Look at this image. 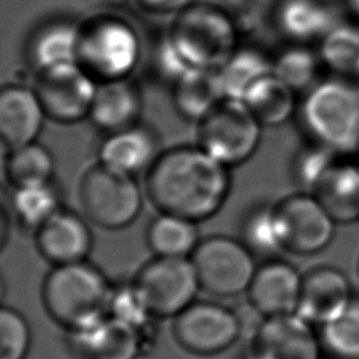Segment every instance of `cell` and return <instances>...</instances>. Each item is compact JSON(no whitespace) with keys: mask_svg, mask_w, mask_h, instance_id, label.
Here are the masks:
<instances>
[{"mask_svg":"<svg viewBox=\"0 0 359 359\" xmlns=\"http://www.w3.org/2000/svg\"><path fill=\"white\" fill-rule=\"evenodd\" d=\"M230 187L229 167L198 144L161 151L146 171V194L160 213L195 223L222 209Z\"/></svg>","mask_w":359,"mask_h":359,"instance_id":"cell-1","label":"cell"},{"mask_svg":"<svg viewBox=\"0 0 359 359\" xmlns=\"http://www.w3.org/2000/svg\"><path fill=\"white\" fill-rule=\"evenodd\" d=\"M299 121L309 140L341 156L359 149V83L330 76L309 88L299 104Z\"/></svg>","mask_w":359,"mask_h":359,"instance_id":"cell-2","label":"cell"},{"mask_svg":"<svg viewBox=\"0 0 359 359\" xmlns=\"http://www.w3.org/2000/svg\"><path fill=\"white\" fill-rule=\"evenodd\" d=\"M42 296L48 313L77 331L107 317L112 289L98 268L80 261L56 265L43 282Z\"/></svg>","mask_w":359,"mask_h":359,"instance_id":"cell-3","label":"cell"},{"mask_svg":"<svg viewBox=\"0 0 359 359\" xmlns=\"http://www.w3.org/2000/svg\"><path fill=\"white\" fill-rule=\"evenodd\" d=\"M167 35L188 67L219 70L238 48L234 21L213 4L180 11Z\"/></svg>","mask_w":359,"mask_h":359,"instance_id":"cell-4","label":"cell"},{"mask_svg":"<svg viewBox=\"0 0 359 359\" xmlns=\"http://www.w3.org/2000/svg\"><path fill=\"white\" fill-rule=\"evenodd\" d=\"M140 50L136 29L119 17L101 15L81 24L79 65L100 83L128 79Z\"/></svg>","mask_w":359,"mask_h":359,"instance_id":"cell-5","label":"cell"},{"mask_svg":"<svg viewBox=\"0 0 359 359\" xmlns=\"http://www.w3.org/2000/svg\"><path fill=\"white\" fill-rule=\"evenodd\" d=\"M142 196L133 175L100 163L84 172L79 185V201L86 217L107 230L132 224L142 210Z\"/></svg>","mask_w":359,"mask_h":359,"instance_id":"cell-6","label":"cell"},{"mask_svg":"<svg viewBox=\"0 0 359 359\" xmlns=\"http://www.w3.org/2000/svg\"><path fill=\"white\" fill-rule=\"evenodd\" d=\"M262 125L241 100L224 98L198 122V146L226 167L245 163L257 151Z\"/></svg>","mask_w":359,"mask_h":359,"instance_id":"cell-7","label":"cell"},{"mask_svg":"<svg viewBox=\"0 0 359 359\" xmlns=\"http://www.w3.org/2000/svg\"><path fill=\"white\" fill-rule=\"evenodd\" d=\"M189 258L201 287L222 297L248 290L257 271L250 248L241 240L229 236L202 238Z\"/></svg>","mask_w":359,"mask_h":359,"instance_id":"cell-8","label":"cell"},{"mask_svg":"<svg viewBox=\"0 0 359 359\" xmlns=\"http://www.w3.org/2000/svg\"><path fill=\"white\" fill-rule=\"evenodd\" d=\"M135 287L149 313L168 317L192 304L201 283L191 258L156 257L140 269Z\"/></svg>","mask_w":359,"mask_h":359,"instance_id":"cell-9","label":"cell"},{"mask_svg":"<svg viewBox=\"0 0 359 359\" xmlns=\"http://www.w3.org/2000/svg\"><path fill=\"white\" fill-rule=\"evenodd\" d=\"M273 206L283 251L316 255L332 243L338 224L313 194L300 191Z\"/></svg>","mask_w":359,"mask_h":359,"instance_id":"cell-10","label":"cell"},{"mask_svg":"<svg viewBox=\"0 0 359 359\" xmlns=\"http://www.w3.org/2000/svg\"><path fill=\"white\" fill-rule=\"evenodd\" d=\"M97 80L79 63L39 70L34 91L46 116L59 123H76L90 115Z\"/></svg>","mask_w":359,"mask_h":359,"instance_id":"cell-11","label":"cell"},{"mask_svg":"<svg viewBox=\"0 0 359 359\" xmlns=\"http://www.w3.org/2000/svg\"><path fill=\"white\" fill-rule=\"evenodd\" d=\"M240 332L236 313L215 303H192L174 323L180 345L196 355H213L227 349Z\"/></svg>","mask_w":359,"mask_h":359,"instance_id":"cell-12","label":"cell"},{"mask_svg":"<svg viewBox=\"0 0 359 359\" xmlns=\"http://www.w3.org/2000/svg\"><path fill=\"white\" fill-rule=\"evenodd\" d=\"M297 313L265 317L254 334L257 359H321L323 344Z\"/></svg>","mask_w":359,"mask_h":359,"instance_id":"cell-13","label":"cell"},{"mask_svg":"<svg viewBox=\"0 0 359 359\" xmlns=\"http://www.w3.org/2000/svg\"><path fill=\"white\" fill-rule=\"evenodd\" d=\"M353 296L351 280L344 271L320 265L303 273L296 313L310 324L324 325L339 316Z\"/></svg>","mask_w":359,"mask_h":359,"instance_id":"cell-14","label":"cell"},{"mask_svg":"<svg viewBox=\"0 0 359 359\" xmlns=\"http://www.w3.org/2000/svg\"><path fill=\"white\" fill-rule=\"evenodd\" d=\"M303 273L290 262L271 259L259 265L248 287L250 303L264 316L275 317L297 311Z\"/></svg>","mask_w":359,"mask_h":359,"instance_id":"cell-15","label":"cell"},{"mask_svg":"<svg viewBox=\"0 0 359 359\" xmlns=\"http://www.w3.org/2000/svg\"><path fill=\"white\" fill-rule=\"evenodd\" d=\"M39 254L56 265L84 261L93 248V233L87 222L72 210L59 209L35 230Z\"/></svg>","mask_w":359,"mask_h":359,"instance_id":"cell-16","label":"cell"},{"mask_svg":"<svg viewBox=\"0 0 359 359\" xmlns=\"http://www.w3.org/2000/svg\"><path fill=\"white\" fill-rule=\"evenodd\" d=\"M34 88L4 86L0 93V135L8 149L36 142L46 119Z\"/></svg>","mask_w":359,"mask_h":359,"instance_id":"cell-17","label":"cell"},{"mask_svg":"<svg viewBox=\"0 0 359 359\" xmlns=\"http://www.w3.org/2000/svg\"><path fill=\"white\" fill-rule=\"evenodd\" d=\"M160 153L156 133L136 123L107 135L98 147V163L135 177L147 171Z\"/></svg>","mask_w":359,"mask_h":359,"instance_id":"cell-18","label":"cell"},{"mask_svg":"<svg viewBox=\"0 0 359 359\" xmlns=\"http://www.w3.org/2000/svg\"><path fill=\"white\" fill-rule=\"evenodd\" d=\"M339 20L328 0H280L273 15L289 43L306 45H317Z\"/></svg>","mask_w":359,"mask_h":359,"instance_id":"cell-19","label":"cell"},{"mask_svg":"<svg viewBox=\"0 0 359 359\" xmlns=\"http://www.w3.org/2000/svg\"><path fill=\"white\" fill-rule=\"evenodd\" d=\"M311 194L337 224L359 222V158L339 156Z\"/></svg>","mask_w":359,"mask_h":359,"instance_id":"cell-20","label":"cell"},{"mask_svg":"<svg viewBox=\"0 0 359 359\" xmlns=\"http://www.w3.org/2000/svg\"><path fill=\"white\" fill-rule=\"evenodd\" d=\"M142 111L139 87L128 77L98 83L88 118L107 133L137 123Z\"/></svg>","mask_w":359,"mask_h":359,"instance_id":"cell-21","label":"cell"},{"mask_svg":"<svg viewBox=\"0 0 359 359\" xmlns=\"http://www.w3.org/2000/svg\"><path fill=\"white\" fill-rule=\"evenodd\" d=\"M73 332V346L84 359H135L139 348L135 327L115 317Z\"/></svg>","mask_w":359,"mask_h":359,"instance_id":"cell-22","label":"cell"},{"mask_svg":"<svg viewBox=\"0 0 359 359\" xmlns=\"http://www.w3.org/2000/svg\"><path fill=\"white\" fill-rule=\"evenodd\" d=\"M81 24L53 20L36 28L27 43V57L35 72L67 63H79Z\"/></svg>","mask_w":359,"mask_h":359,"instance_id":"cell-23","label":"cell"},{"mask_svg":"<svg viewBox=\"0 0 359 359\" xmlns=\"http://www.w3.org/2000/svg\"><path fill=\"white\" fill-rule=\"evenodd\" d=\"M226 98L219 70L188 69L172 84V102L178 114L199 122Z\"/></svg>","mask_w":359,"mask_h":359,"instance_id":"cell-24","label":"cell"},{"mask_svg":"<svg viewBox=\"0 0 359 359\" xmlns=\"http://www.w3.org/2000/svg\"><path fill=\"white\" fill-rule=\"evenodd\" d=\"M264 126L276 128L286 123L296 112V91L269 73L254 83L241 100Z\"/></svg>","mask_w":359,"mask_h":359,"instance_id":"cell-25","label":"cell"},{"mask_svg":"<svg viewBox=\"0 0 359 359\" xmlns=\"http://www.w3.org/2000/svg\"><path fill=\"white\" fill-rule=\"evenodd\" d=\"M316 48L331 76L359 81V22L339 20Z\"/></svg>","mask_w":359,"mask_h":359,"instance_id":"cell-26","label":"cell"},{"mask_svg":"<svg viewBox=\"0 0 359 359\" xmlns=\"http://www.w3.org/2000/svg\"><path fill=\"white\" fill-rule=\"evenodd\" d=\"M146 241L156 257H191L199 244V233L195 222L160 213L147 230Z\"/></svg>","mask_w":359,"mask_h":359,"instance_id":"cell-27","label":"cell"},{"mask_svg":"<svg viewBox=\"0 0 359 359\" xmlns=\"http://www.w3.org/2000/svg\"><path fill=\"white\" fill-rule=\"evenodd\" d=\"M269 73H272V59L251 46L237 48L219 69L224 95L231 100H243L247 90Z\"/></svg>","mask_w":359,"mask_h":359,"instance_id":"cell-28","label":"cell"},{"mask_svg":"<svg viewBox=\"0 0 359 359\" xmlns=\"http://www.w3.org/2000/svg\"><path fill=\"white\" fill-rule=\"evenodd\" d=\"M323 69L317 48L306 43H289L272 59V73L296 93L311 88Z\"/></svg>","mask_w":359,"mask_h":359,"instance_id":"cell-29","label":"cell"},{"mask_svg":"<svg viewBox=\"0 0 359 359\" xmlns=\"http://www.w3.org/2000/svg\"><path fill=\"white\" fill-rule=\"evenodd\" d=\"M8 150L4 171L13 188L52 181L55 160L45 146L32 142Z\"/></svg>","mask_w":359,"mask_h":359,"instance_id":"cell-30","label":"cell"},{"mask_svg":"<svg viewBox=\"0 0 359 359\" xmlns=\"http://www.w3.org/2000/svg\"><path fill=\"white\" fill-rule=\"evenodd\" d=\"M59 209L60 194L53 181L13 188L11 212L25 229L35 231Z\"/></svg>","mask_w":359,"mask_h":359,"instance_id":"cell-31","label":"cell"},{"mask_svg":"<svg viewBox=\"0 0 359 359\" xmlns=\"http://www.w3.org/2000/svg\"><path fill=\"white\" fill-rule=\"evenodd\" d=\"M323 349L335 359H359V297L353 296L345 310L321 325Z\"/></svg>","mask_w":359,"mask_h":359,"instance_id":"cell-32","label":"cell"},{"mask_svg":"<svg viewBox=\"0 0 359 359\" xmlns=\"http://www.w3.org/2000/svg\"><path fill=\"white\" fill-rule=\"evenodd\" d=\"M241 241L254 254L269 255L283 251L275 206H259L251 210L241 224Z\"/></svg>","mask_w":359,"mask_h":359,"instance_id":"cell-33","label":"cell"},{"mask_svg":"<svg viewBox=\"0 0 359 359\" xmlns=\"http://www.w3.org/2000/svg\"><path fill=\"white\" fill-rule=\"evenodd\" d=\"M339 156L341 154L313 142H309V144L300 149L294 156L292 171L302 191L311 194Z\"/></svg>","mask_w":359,"mask_h":359,"instance_id":"cell-34","label":"cell"},{"mask_svg":"<svg viewBox=\"0 0 359 359\" xmlns=\"http://www.w3.org/2000/svg\"><path fill=\"white\" fill-rule=\"evenodd\" d=\"M29 348V327L13 309L0 311V359H24Z\"/></svg>","mask_w":359,"mask_h":359,"instance_id":"cell-35","label":"cell"},{"mask_svg":"<svg viewBox=\"0 0 359 359\" xmlns=\"http://www.w3.org/2000/svg\"><path fill=\"white\" fill-rule=\"evenodd\" d=\"M153 63L156 72L164 80L171 81L172 84L191 67L182 60L175 46L172 45L168 35L160 39L153 53Z\"/></svg>","mask_w":359,"mask_h":359,"instance_id":"cell-36","label":"cell"},{"mask_svg":"<svg viewBox=\"0 0 359 359\" xmlns=\"http://www.w3.org/2000/svg\"><path fill=\"white\" fill-rule=\"evenodd\" d=\"M147 10L156 13H180L195 3V0H139Z\"/></svg>","mask_w":359,"mask_h":359,"instance_id":"cell-37","label":"cell"},{"mask_svg":"<svg viewBox=\"0 0 359 359\" xmlns=\"http://www.w3.org/2000/svg\"><path fill=\"white\" fill-rule=\"evenodd\" d=\"M348 18L359 22V0H342Z\"/></svg>","mask_w":359,"mask_h":359,"instance_id":"cell-38","label":"cell"},{"mask_svg":"<svg viewBox=\"0 0 359 359\" xmlns=\"http://www.w3.org/2000/svg\"><path fill=\"white\" fill-rule=\"evenodd\" d=\"M353 272H355V278H356V282L359 285V250L355 255V262H353Z\"/></svg>","mask_w":359,"mask_h":359,"instance_id":"cell-39","label":"cell"},{"mask_svg":"<svg viewBox=\"0 0 359 359\" xmlns=\"http://www.w3.org/2000/svg\"><path fill=\"white\" fill-rule=\"evenodd\" d=\"M356 157L359 158V149H358V153H356Z\"/></svg>","mask_w":359,"mask_h":359,"instance_id":"cell-40","label":"cell"}]
</instances>
